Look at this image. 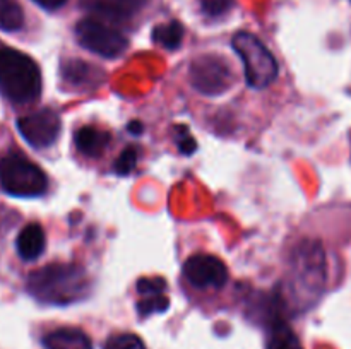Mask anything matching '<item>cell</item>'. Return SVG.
<instances>
[{
    "mask_svg": "<svg viewBox=\"0 0 351 349\" xmlns=\"http://www.w3.org/2000/svg\"><path fill=\"white\" fill-rule=\"evenodd\" d=\"M137 164V151L129 147V149L123 151L122 154L119 156L115 163V173L117 174H129L130 171L136 168Z\"/></svg>",
    "mask_w": 351,
    "mask_h": 349,
    "instance_id": "obj_21",
    "label": "cell"
},
{
    "mask_svg": "<svg viewBox=\"0 0 351 349\" xmlns=\"http://www.w3.org/2000/svg\"><path fill=\"white\" fill-rule=\"evenodd\" d=\"M110 139H112V137H110L108 132H103V130L91 125L82 127V129H79L74 135V142L79 153H82L84 156L89 157L99 156V154L105 151V147L108 146Z\"/></svg>",
    "mask_w": 351,
    "mask_h": 349,
    "instance_id": "obj_14",
    "label": "cell"
},
{
    "mask_svg": "<svg viewBox=\"0 0 351 349\" xmlns=\"http://www.w3.org/2000/svg\"><path fill=\"white\" fill-rule=\"evenodd\" d=\"M267 349H302V346L290 328L285 327L283 324H278L271 335Z\"/></svg>",
    "mask_w": 351,
    "mask_h": 349,
    "instance_id": "obj_17",
    "label": "cell"
},
{
    "mask_svg": "<svg viewBox=\"0 0 351 349\" xmlns=\"http://www.w3.org/2000/svg\"><path fill=\"white\" fill-rule=\"evenodd\" d=\"M103 349H146V346L136 334H117L105 342Z\"/></svg>",
    "mask_w": 351,
    "mask_h": 349,
    "instance_id": "obj_19",
    "label": "cell"
},
{
    "mask_svg": "<svg viewBox=\"0 0 351 349\" xmlns=\"http://www.w3.org/2000/svg\"><path fill=\"white\" fill-rule=\"evenodd\" d=\"M17 129L29 146L43 149L57 140L60 133V118L51 109H40L17 120Z\"/></svg>",
    "mask_w": 351,
    "mask_h": 349,
    "instance_id": "obj_8",
    "label": "cell"
},
{
    "mask_svg": "<svg viewBox=\"0 0 351 349\" xmlns=\"http://www.w3.org/2000/svg\"><path fill=\"white\" fill-rule=\"evenodd\" d=\"M184 276L192 286L218 289L228 281V270L218 257L194 255L184 263Z\"/></svg>",
    "mask_w": 351,
    "mask_h": 349,
    "instance_id": "obj_9",
    "label": "cell"
},
{
    "mask_svg": "<svg viewBox=\"0 0 351 349\" xmlns=\"http://www.w3.org/2000/svg\"><path fill=\"white\" fill-rule=\"evenodd\" d=\"M233 5V0H201V9L206 16L218 17L228 12Z\"/></svg>",
    "mask_w": 351,
    "mask_h": 349,
    "instance_id": "obj_22",
    "label": "cell"
},
{
    "mask_svg": "<svg viewBox=\"0 0 351 349\" xmlns=\"http://www.w3.org/2000/svg\"><path fill=\"white\" fill-rule=\"evenodd\" d=\"M47 349H93L91 339L79 328H57L45 335Z\"/></svg>",
    "mask_w": 351,
    "mask_h": 349,
    "instance_id": "obj_12",
    "label": "cell"
},
{
    "mask_svg": "<svg viewBox=\"0 0 351 349\" xmlns=\"http://www.w3.org/2000/svg\"><path fill=\"white\" fill-rule=\"evenodd\" d=\"M127 129H129V132L132 133V135H141V133H143V123L137 122V120H134V122L129 123V127H127Z\"/></svg>",
    "mask_w": 351,
    "mask_h": 349,
    "instance_id": "obj_25",
    "label": "cell"
},
{
    "mask_svg": "<svg viewBox=\"0 0 351 349\" xmlns=\"http://www.w3.org/2000/svg\"><path fill=\"white\" fill-rule=\"evenodd\" d=\"M167 289V283L161 277H143L137 281V291L143 296H153V294H163Z\"/></svg>",
    "mask_w": 351,
    "mask_h": 349,
    "instance_id": "obj_20",
    "label": "cell"
},
{
    "mask_svg": "<svg viewBox=\"0 0 351 349\" xmlns=\"http://www.w3.org/2000/svg\"><path fill=\"white\" fill-rule=\"evenodd\" d=\"M17 253L24 260H34L43 253L45 250V231L40 224L31 222L24 226L23 231L17 236Z\"/></svg>",
    "mask_w": 351,
    "mask_h": 349,
    "instance_id": "obj_13",
    "label": "cell"
},
{
    "mask_svg": "<svg viewBox=\"0 0 351 349\" xmlns=\"http://www.w3.org/2000/svg\"><path fill=\"white\" fill-rule=\"evenodd\" d=\"M75 36L81 47L105 58L120 57L129 48V40L120 31L96 19L79 21Z\"/></svg>",
    "mask_w": 351,
    "mask_h": 349,
    "instance_id": "obj_7",
    "label": "cell"
},
{
    "mask_svg": "<svg viewBox=\"0 0 351 349\" xmlns=\"http://www.w3.org/2000/svg\"><path fill=\"white\" fill-rule=\"evenodd\" d=\"M170 307V300L165 294H153V296H144L143 300L137 303V310L141 315H151V313H161L167 311Z\"/></svg>",
    "mask_w": 351,
    "mask_h": 349,
    "instance_id": "obj_18",
    "label": "cell"
},
{
    "mask_svg": "<svg viewBox=\"0 0 351 349\" xmlns=\"http://www.w3.org/2000/svg\"><path fill=\"white\" fill-rule=\"evenodd\" d=\"M0 92L14 105H27L40 98L41 74L36 62L14 48L0 50Z\"/></svg>",
    "mask_w": 351,
    "mask_h": 349,
    "instance_id": "obj_2",
    "label": "cell"
},
{
    "mask_svg": "<svg viewBox=\"0 0 351 349\" xmlns=\"http://www.w3.org/2000/svg\"><path fill=\"white\" fill-rule=\"evenodd\" d=\"M24 24V14L17 0H0V29L17 31Z\"/></svg>",
    "mask_w": 351,
    "mask_h": 349,
    "instance_id": "obj_16",
    "label": "cell"
},
{
    "mask_svg": "<svg viewBox=\"0 0 351 349\" xmlns=\"http://www.w3.org/2000/svg\"><path fill=\"white\" fill-rule=\"evenodd\" d=\"M189 79L192 88L197 89L201 94L218 96L233 84V72L225 58L208 53L191 62Z\"/></svg>",
    "mask_w": 351,
    "mask_h": 349,
    "instance_id": "obj_6",
    "label": "cell"
},
{
    "mask_svg": "<svg viewBox=\"0 0 351 349\" xmlns=\"http://www.w3.org/2000/svg\"><path fill=\"white\" fill-rule=\"evenodd\" d=\"M291 274L297 291H307L314 296L322 291L326 281V259L319 243L304 242L298 245L291 259Z\"/></svg>",
    "mask_w": 351,
    "mask_h": 349,
    "instance_id": "obj_5",
    "label": "cell"
},
{
    "mask_svg": "<svg viewBox=\"0 0 351 349\" xmlns=\"http://www.w3.org/2000/svg\"><path fill=\"white\" fill-rule=\"evenodd\" d=\"M233 48L243 64V72L250 88H267L278 77V62L266 44L252 33H239L233 38Z\"/></svg>",
    "mask_w": 351,
    "mask_h": 349,
    "instance_id": "obj_3",
    "label": "cell"
},
{
    "mask_svg": "<svg viewBox=\"0 0 351 349\" xmlns=\"http://www.w3.org/2000/svg\"><path fill=\"white\" fill-rule=\"evenodd\" d=\"M62 79L72 88L81 89V91H91L101 84L105 79V72L88 62L72 58V60L62 64Z\"/></svg>",
    "mask_w": 351,
    "mask_h": 349,
    "instance_id": "obj_10",
    "label": "cell"
},
{
    "mask_svg": "<svg viewBox=\"0 0 351 349\" xmlns=\"http://www.w3.org/2000/svg\"><path fill=\"white\" fill-rule=\"evenodd\" d=\"M27 291L41 303L69 305L84 300L91 291V283L82 267L51 263L29 274Z\"/></svg>",
    "mask_w": 351,
    "mask_h": 349,
    "instance_id": "obj_1",
    "label": "cell"
},
{
    "mask_svg": "<svg viewBox=\"0 0 351 349\" xmlns=\"http://www.w3.org/2000/svg\"><path fill=\"white\" fill-rule=\"evenodd\" d=\"M86 10L110 17V19H129L139 12L147 0H79Z\"/></svg>",
    "mask_w": 351,
    "mask_h": 349,
    "instance_id": "obj_11",
    "label": "cell"
},
{
    "mask_svg": "<svg viewBox=\"0 0 351 349\" xmlns=\"http://www.w3.org/2000/svg\"><path fill=\"white\" fill-rule=\"evenodd\" d=\"M34 2L38 3V5H41L43 9H48V10H53V9H58V7L64 5L67 0H34Z\"/></svg>",
    "mask_w": 351,
    "mask_h": 349,
    "instance_id": "obj_24",
    "label": "cell"
},
{
    "mask_svg": "<svg viewBox=\"0 0 351 349\" xmlns=\"http://www.w3.org/2000/svg\"><path fill=\"white\" fill-rule=\"evenodd\" d=\"M47 174L21 154H7L0 161V187L14 197H38L47 190Z\"/></svg>",
    "mask_w": 351,
    "mask_h": 349,
    "instance_id": "obj_4",
    "label": "cell"
},
{
    "mask_svg": "<svg viewBox=\"0 0 351 349\" xmlns=\"http://www.w3.org/2000/svg\"><path fill=\"white\" fill-rule=\"evenodd\" d=\"M177 146L178 149H180L182 154H192L195 153V149H197V142H195L194 137L191 135V132L187 130V127L184 125H178L177 129Z\"/></svg>",
    "mask_w": 351,
    "mask_h": 349,
    "instance_id": "obj_23",
    "label": "cell"
},
{
    "mask_svg": "<svg viewBox=\"0 0 351 349\" xmlns=\"http://www.w3.org/2000/svg\"><path fill=\"white\" fill-rule=\"evenodd\" d=\"M184 40V27L177 21H171L168 24H160L153 29V41L167 50H175L182 44Z\"/></svg>",
    "mask_w": 351,
    "mask_h": 349,
    "instance_id": "obj_15",
    "label": "cell"
}]
</instances>
